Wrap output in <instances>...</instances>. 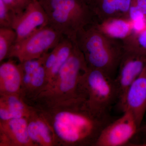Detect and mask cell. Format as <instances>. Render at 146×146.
Wrapping results in <instances>:
<instances>
[{
    "label": "cell",
    "mask_w": 146,
    "mask_h": 146,
    "mask_svg": "<svg viewBox=\"0 0 146 146\" xmlns=\"http://www.w3.org/2000/svg\"><path fill=\"white\" fill-rule=\"evenodd\" d=\"M124 50L146 56V25L122 41Z\"/></svg>",
    "instance_id": "4fadbf2b"
},
{
    "label": "cell",
    "mask_w": 146,
    "mask_h": 146,
    "mask_svg": "<svg viewBox=\"0 0 146 146\" xmlns=\"http://www.w3.org/2000/svg\"></svg>",
    "instance_id": "d4e9b609"
},
{
    "label": "cell",
    "mask_w": 146,
    "mask_h": 146,
    "mask_svg": "<svg viewBox=\"0 0 146 146\" xmlns=\"http://www.w3.org/2000/svg\"><path fill=\"white\" fill-rule=\"evenodd\" d=\"M27 131L29 137L32 141L43 145L36 121H31L28 124Z\"/></svg>",
    "instance_id": "ffe728a7"
},
{
    "label": "cell",
    "mask_w": 146,
    "mask_h": 146,
    "mask_svg": "<svg viewBox=\"0 0 146 146\" xmlns=\"http://www.w3.org/2000/svg\"><path fill=\"white\" fill-rule=\"evenodd\" d=\"M48 25L75 42L79 33L97 22L89 6L82 0H39Z\"/></svg>",
    "instance_id": "7a4b0ae2"
},
{
    "label": "cell",
    "mask_w": 146,
    "mask_h": 146,
    "mask_svg": "<svg viewBox=\"0 0 146 146\" xmlns=\"http://www.w3.org/2000/svg\"><path fill=\"white\" fill-rule=\"evenodd\" d=\"M23 72L20 65L11 60L2 63L0 66L1 91L13 94L17 93L23 82Z\"/></svg>",
    "instance_id": "8fae6325"
},
{
    "label": "cell",
    "mask_w": 146,
    "mask_h": 146,
    "mask_svg": "<svg viewBox=\"0 0 146 146\" xmlns=\"http://www.w3.org/2000/svg\"><path fill=\"white\" fill-rule=\"evenodd\" d=\"M132 1L91 0L89 6L97 22H100L109 18H128Z\"/></svg>",
    "instance_id": "9c48e42d"
},
{
    "label": "cell",
    "mask_w": 146,
    "mask_h": 146,
    "mask_svg": "<svg viewBox=\"0 0 146 146\" xmlns=\"http://www.w3.org/2000/svg\"><path fill=\"white\" fill-rule=\"evenodd\" d=\"M146 63V56L124 50L115 78L118 102L122 99L128 88L140 75Z\"/></svg>",
    "instance_id": "ba28073f"
},
{
    "label": "cell",
    "mask_w": 146,
    "mask_h": 146,
    "mask_svg": "<svg viewBox=\"0 0 146 146\" xmlns=\"http://www.w3.org/2000/svg\"><path fill=\"white\" fill-rule=\"evenodd\" d=\"M118 105L122 112L129 111L133 114L140 128L146 112V63Z\"/></svg>",
    "instance_id": "52a82bcc"
},
{
    "label": "cell",
    "mask_w": 146,
    "mask_h": 146,
    "mask_svg": "<svg viewBox=\"0 0 146 146\" xmlns=\"http://www.w3.org/2000/svg\"><path fill=\"white\" fill-rule=\"evenodd\" d=\"M48 25L46 13L39 0H33L13 20L12 29L16 31V42H20L40 28Z\"/></svg>",
    "instance_id": "8992f818"
},
{
    "label": "cell",
    "mask_w": 146,
    "mask_h": 146,
    "mask_svg": "<svg viewBox=\"0 0 146 146\" xmlns=\"http://www.w3.org/2000/svg\"><path fill=\"white\" fill-rule=\"evenodd\" d=\"M6 121L11 135L18 144H31V141L29 137L27 131L28 123L25 118L12 119Z\"/></svg>",
    "instance_id": "5bb4252c"
},
{
    "label": "cell",
    "mask_w": 146,
    "mask_h": 146,
    "mask_svg": "<svg viewBox=\"0 0 146 146\" xmlns=\"http://www.w3.org/2000/svg\"><path fill=\"white\" fill-rule=\"evenodd\" d=\"M100 31L111 39L123 41L133 32L132 22L127 18H112L94 24Z\"/></svg>",
    "instance_id": "30bf717a"
},
{
    "label": "cell",
    "mask_w": 146,
    "mask_h": 146,
    "mask_svg": "<svg viewBox=\"0 0 146 146\" xmlns=\"http://www.w3.org/2000/svg\"><path fill=\"white\" fill-rule=\"evenodd\" d=\"M74 46V42L66 37H63L58 44L55 62L46 76L47 81L48 82H54L60 68L72 54Z\"/></svg>",
    "instance_id": "7c38bea8"
},
{
    "label": "cell",
    "mask_w": 146,
    "mask_h": 146,
    "mask_svg": "<svg viewBox=\"0 0 146 146\" xmlns=\"http://www.w3.org/2000/svg\"><path fill=\"white\" fill-rule=\"evenodd\" d=\"M16 16L7 7L2 0H0V27L12 28Z\"/></svg>",
    "instance_id": "e0dca14e"
},
{
    "label": "cell",
    "mask_w": 146,
    "mask_h": 146,
    "mask_svg": "<svg viewBox=\"0 0 146 146\" xmlns=\"http://www.w3.org/2000/svg\"><path fill=\"white\" fill-rule=\"evenodd\" d=\"M64 36L49 25L40 28L22 41L14 43L8 56L16 57L21 63L39 58L54 48Z\"/></svg>",
    "instance_id": "277c9868"
},
{
    "label": "cell",
    "mask_w": 146,
    "mask_h": 146,
    "mask_svg": "<svg viewBox=\"0 0 146 146\" xmlns=\"http://www.w3.org/2000/svg\"><path fill=\"white\" fill-rule=\"evenodd\" d=\"M5 106H4L11 111L25 112V105L16 96L12 95L8 96L5 98Z\"/></svg>",
    "instance_id": "ac0fdd59"
},
{
    "label": "cell",
    "mask_w": 146,
    "mask_h": 146,
    "mask_svg": "<svg viewBox=\"0 0 146 146\" xmlns=\"http://www.w3.org/2000/svg\"><path fill=\"white\" fill-rule=\"evenodd\" d=\"M85 103L97 114H109L110 108L118 102L115 78L99 70L88 68L83 78Z\"/></svg>",
    "instance_id": "3957f363"
},
{
    "label": "cell",
    "mask_w": 146,
    "mask_h": 146,
    "mask_svg": "<svg viewBox=\"0 0 146 146\" xmlns=\"http://www.w3.org/2000/svg\"><path fill=\"white\" fill-rule=\"evenodd\" d=\"M47 80L46 73L44 65H41L33 72L23 74V82L26 86L33 88L41 87Z\"/></svg>",
    "instance_id": "2e32d148"
},
{
    "label": "cell",
    "mask_w": 146,
    "mask_h": 146,
    "mask_svg": "<svg viewBox=\"0 0 146 146\" xmlns=\"http://www.w3.org/2000/svg\"><path fill=\"white\" fill-rule=\"evenodd\" d=\"M33 0H17L21 9L24 11Z\"/></svg>",
    "instance_id": "7402d4cb"
},
{
    "label": "cell",
    "mask_w": 146,
    "mask_h": 146,
    "mask_svg": "<svg viewBox=\"0 0 146 146\" xmlns=\"http://www.w3.org/2000/svg\"><path fill=\"white\" fill-rule=\"evenodd\" d=\"M139 132H142V133H146V124L142 125L139 129Z\"/></svg>",
    "instance_id": "603a6c76"
},
{
    "label": "cell",
    "mask_w": 146,
    "mask_h": 146,
    "mask_svg": "<svg viewBox=\"0 0 146 146\" xmlns=\"http://www.w3.org/2000/svg\"><path fill=\"white\" fill-rule=\"evenodd\" d=\"M109 123L102 130L96 146L125 145L139 132L140 127L133 114L129 111Z\"/></svg>",
    "instance_id": "5b68a950"
},
{
    "label": "cell",
    "mask_w": 146,
    "mask_h": 146,
    "mask_svg": "<svg viewBox=\"0 0 146 146\" xmlns=\"http://www.w3.org/2000/svg\"><path fill=\"white\" fill-rule=\"evenodd\" d=\"M82 1H83L85 3H86V4L88 5H89V3H90V1H91V0H82Z\"/></svg>",
    "instance_id": "cb8c5ba5"
},
{
    "label": "cell",
    "mask_w": 146,
    "mask_h": 146,
    "mask_svg": "<svg viewBox=\"0 0 146 146\" xmlns=\"http://www.w3.org/2000/svg\"><path fill=\"white\" fill-rule=\"evenodd\" d=\"M16 31L10 28H0V61L1 62L8 56L11 47L16 42Z\"/></svg>",
    "instance_id": "9a60e30c"
},
{
    "label": "cell",
    "mask_w": 146,
    "mask_h": 146,
    "mask_svg": "<svg viewBox=\"0 0 146 146\" xmlns=\"http://www.w3.org/2000/svg\"><path fill=\"white\" fill-rule=\"evenodd\" d=\"M2 1L7 7H8L9 9L16 16L20 15L24 11L21 9L17 0H2Z\"/></svg>",
    "instance_id": "44dd1931"
},
{
    "label": "cell",
    "mask_w": 146,
    "mask_h": 146,
    "mask_svg": "<svg viewBox=\"0 0 146 146\" xmlns=\"http://www.w3.org/2000/svg\"><path fill=\"white\" fill-rule=\"evenodd\" d=\"M94 24L80 32L75 43L88 68L99 70L115 78L124 51L122 41L109 38Z\"/></svg>",
    "instance_id": "6da1fadb"
},
{
    "label": "cell",
    "mask_w": 146,
    "mask_h": 146,
    "mask_svg": "<svg viewBox=\"0 0 146 146\" xmlns=\"http://www.w3.org/2000/svg\"><path fill=\"white\" fill-rule=\"evenodd\" d=\"M36 122L38 125L43 145H51L52 144V138L47 125L41 120H36Z\"/></svg>",
    "instance_id": "d6986e66"
}]
</instances>
